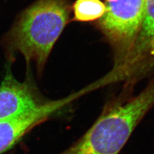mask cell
<instances>
[{
	"mask_svg": "<svg viewBox=\"0 0 154 154\" xmlns=\"http://www.w3.org/2000/svg\"><path fill=\"white\" fill-rule=\"evenodd\" d=\"M154 105V77L141 92L109 102L87 132L60 154H119Z\"/></svg>",
	"mask_w": 154,
	"mask_h": 154,
	"instance_id": "1",
	"label": "cell"
},
{
	"mask_svg": "<svg viewBox=\"0 0 154 154\" xmlns=\"http://www.w3.org/2000/svg\"><path fill=\"white\" fill-rule=\"evenodd\" d=\"M68 17L67 0H37L22 13L5 38L10 59L19 53L41 74Z\"/></svg>",
	"mask_w": 154,
	"mask_h": 154,
	"instance_id": "2",
	"label": "cell"
},
{
	"mask_svg": "<svg viewBox=\"0 0 154 154\" xmlns=\"http://www.w3.org/2000/svg\"><path fill=\"white\" fill-rule=\"evenodd\" d=\"M144 0H116L106 4L100 26L116 51L112 69L121 66L131 51L140 30Z\"/></svg>",
	"mask_w": 154,
	"mask_h": 154,
	"instance_id": "3",
	"label": "cell"
},
{
	"mask_svg": "<svg viewBox=\"0 0 154 154\" xmlns=\"http://www.w3.org/2000/svg\"><path fill=\"white\" fill-rule=\"evenodd\" d=\"M154 69V0H144L140 30L123 63L112 73L117 82L134 84Z\"/></svg>",
	"mask_w": 154,
	"mask_h": 154,
	"instance_id": "4",
	"label": "cell"
},
{
	"mask_svg": "<svg viewBox=\"0 0 154 154\" xmlns=\"http://www.w3.org/2000/svg\"><path fill=\"white\" fill-rule=\"evenodd\" d=\"M83 95L84 91L81 89L63 98L46 100L25 114L0 122V154L10 150L33 128L45 122Z\"/></svg>",
	"mask_w": 154,
	"mask_h": 154,
	"instance_id": "5",
	"label": "cell"
},
{
	"mask_svg": "<svg viewBox=\"0 0 154 154\" xmlns=\"http://www.w3.org/2000/svg\"><path fill=\"white\" fill-rule=\"evenodd\" d=\"M45 101L30 81L19 82L8 67L0 85V122L25 114Z\"/></svg>",
	"mask_w": 154,
	"mask_h": 154,
	"instance_id": "6",
	"label": "cell"
},
{
	"mask_svg": "<svg viewBox=\"0 0 154 154\" xmlns=\"http://www.w3.org/2000/svg\"><path fill=\"white\" fill-rule=\"evenodd\" d=\"M73 9L76 21L89 22L102 18L106 12V5L100 0H76Z\"/></svg>",
	"mask_w": 154,
	"mask_h": 154,
	"instance_id": "7",
	"label": "cell"
},
{
	"mask_svg": "<svg viewBox=\"0 0 154 154\" xmlns=\"http://www.w3.org/2000/svg\"><path fill=\"white\" fill-rule=\"evenodd\" d=\"M106 1H107L108 2H114L116 0H106Z\"/></svg>",
	"mask_w": 154,
	"mask_h": 154,
	"instance_id": "8",
	"label": "cell"
}]
</instances>
